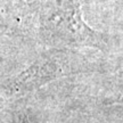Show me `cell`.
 Wrapping results in <instances>:
<instances>
[{"label": "cell", "instance_id": "1", "mask_svg": "<svg viewBox=\"0 0 123 123\" xmlns=\"http://www.w3.org/2000/svg\"><path fill=\"white\" fill-rule=\"evenodd\" d=\"M44 33L57 49H91L104 55L111 53L112 39L92 29L83 19L80 0H46Z\"/></svg>", "mask_w": 123, "mask_h": 123}, {"label": "cell", "instance_id": "2", "mask_svg": "<svg viewBox=\"0 0 123 123\" xmlns=\"http://www.w3.org/2000/svg\"><path fill=\"white\" fill-rule=\"evenodd\" d=\"M111 84L110 96H107L106 101L110 104H123V61L114 71Z\"/></svg>", "mask_w": 123, "mask_h": 123}]
</instances>
